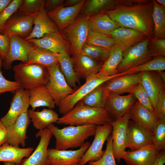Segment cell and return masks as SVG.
<instances>
[{"label":"cell","instance_id":"obj_45","mask_svg":"<svg viewBox=\"0 0 165 165\" xmlns=\"http://www.w3.org/2000/svg\"><path fill=\"white\" fill-rule=\"evenodd\" d=\"M129 94H132L142 105L153 113L154 110L149 97L140 83Z\"/></svg>","mask_w":165,"mask_h":165},{"label":"cell","instance_id":"obj_28","mask_svg":"<svg viewBox=\"0 0 165 165\" xmlns=\"http://www.w3.org/2000/svg\"><path fill=\"white\" fill-rule=\"evenodd\" d=\"M90 31L106 35L111 37V33L121 27L104 12L88 17Z\"/></svg>","mask_w":165,"mask_h":165},{"label":"cell","instance_id":"obj_32","mask_svg":"<svg viewBox=\"0 0 165 165\" xmlns=\"http://www.w3.org/2000/svg\"><path fill=\"white\" fill-rule=\"evenodd\" d=\"M58 53L36 47L29 53L27 64H36L46 67L59 64Z\"/></svg>","mask_w":165,"mask_h":165},{"label":"cell","instance_id":"obj_38","mask_svg":"<svg viewBox=\"0 0 165 165\" xmlns=\"http://www.w3.org/2000/svg\"><path fill=\"white\" fill-rule=\"evenodd\" d=\"M103 84L90 92L78 103L92 107L104 108L106 97Z\"/></svg>","mask_w":165,"mask_h":165},{"label":"cell","instance_id":"obj_34","mask_svg":"<svg viewBox=\"0 0 165 165\" xmlns=\"http://www.w3.org/2000/svg\"><path fill=\"white\" fill-rule=\"evenodd\" d=\"M123 52L116 45L112 46L109 55L97 74L105 77L117 75V67L123 58Z\"/></svg>","mask_w":165,"mask_h":165},{"label":"cell","instance_id":"obj_5","mask_svg":"<svg viewBox=\"0 0 165 165\" xmlns=\"http://www.w3.org/2000/svg\"><path fill=\"white\" fill-rule=\"evenodd\" d=\"M122 75L118 74L112 76L102 77L97 73L90 76L79 88L63 100L59 105V111L63 115L72 109L82 99L90 92L110 79Z\"/></svg>","mask_w":165,"mask_h":165},{"label":"cell","instance_id":"obj_26","mask_svg":"<svg viewBox=\"0 0 165 165\" xmlns=\"http://www.w3.org/2000/svg\"><path fill=\"white\" fill-rule=\"evenodd\" d=\"M33 25L32 32L25 38L26 40L40 38L45 35L59 31L56 25L48 17L44 7L34 17Z\"/></svg>","mask_w":165,"mask_h":165},{"label":"cell","instance_id":"obj_6","mask_svg":"<svg viewBox=\"0 0 165 165\" xmlns=\"http://www.w3.org/2000/svg\"><path fill=\"white\" fill-rule=\"evenodd\" d=\"M90 31L88 17L81 16L77 17L72 24L62 32L64 38L70 44L72 56L81 53Z\"/></svg>","mask_w":165,"mask_h":165},{"label":"cell","instance_id":"obj_44","mask_svg":"<svg viewBox=\"0 0 165 165\" xmlns=\"http://www.w3.org/2000/svg\"><path fill=\"white\" fill-rule=\"evenodd\" d=\"M147 49L149 56L152 58L165 56V39H149Z\"/></svg>","mask_w":165,"mask_h":165},{"label":"cell","instance_id":"obj_46","mask_svg":"<svg viewBox=\"0 0 165 165\" xmlns=\"http://www.w3.org/2000/svg\"><path fill=\"white\" fill-rule=\"evenodd\" d=\"M23 0H13L10 4L0 13V31L7 21L16 13Z\"/></svg>","mask_w":165,"mask_h":165},{"label":"cell","instance_id":"obj_58","mask_svg":"<svg viewBox=\"0 0 165 165\" xmlns=\"http://www.w3.org/2000/svg\"><path fill=\"white\" fill-rule=\"evenodd\" d=\"M1 58V56L0 55V59Z\"/></svg>","mask_w":165,"mask_h":165},{"label":"cell","instance_id":"obj_12","mask_svg":"<svg viewBox=\"0 0 165 165\" xmlns=\"http://www.w3.org/2000/svg\"><path fill=\"white\" fill-rule=\"evenodd\" d=\"M142 72L133 74L120 75L113 78L103 84L106 97L110 94L121 95L129 94L141 82Z\"/></svg>","mask_w":165,"mask_h":165},{"label":"cell","instance_id":"obj_53","mask_svg":"<svg viewBox=\"0 0 165 165\" xmlns=\"http://www.w3.org/2000/svg\"><path fill=\"white\" fill-rule=\"evenodd\" d=\"M13 0H0V13Z\"/></svg>","mask_w":165,"mask_h":165},{"label":"cell","instance_id":"obj_27","mask_svg":"<svg viewBox=\"0 0 165 165\" xmlns=\"http://www.w3.org/2000/svg\"><path fill=\"white\" fill-rule=\"evenodd\" d=\"M130 118L152 134L156 122L153 113L137 100L130 109Z\"/></svg>","mask_w":165,"mask_h":165},{"label":"cell","instance_id":"obj_15","mask_svg":"<svg viewBox=\"0 0 165 165\" xmlns=\"http://www.w3.org/2000/svg\"><path fill=\"white\" fill-rule=\"evenodd\" d=\"M90 145L86 141L76 150H60L55 148L48 149V159L50 165H72L78 163Z\"/></svg>","mask_w":165,"mask_h":165},{"label":"cell","instance_id":"obj_16","mask_svg":"<svg viewBox=\"0 0 165 165\" xmlns=\"http://www.w3.org/2000/svg\"><path fill=\"white\" fill-rule=\"evenodd\" d=\"M13 15L6 23L0 34H6L9 37L16 35L25 39L32 31L34 17Z\"/></svg>","mask_w":165,"mask_h":165},{"label":"cell","instance_id":"obj_49","mask_svg":"<svg viewBox=\"0 0 165 165\" xmlns=\"http://www.w3.org/2000/svg\"><path fill=\"white\" fill-rule=\"evenodd\" d=\"M9 37L6 34H0V55L2 61L6 58L9 51Z\"/></svg>","mask_w":165,"mask_h":165},{"label":"cell","instance_id":"obj_13","mask_svg":"<svg viewBox=\"0 0 165 165\" xmlns=\"http://www.w3.org/2000/svg\"><path fill=\"white\" fill-rule=\"evenodd\" d=\"M86 2V0H82L79 4L71 6L65 7L63 4L47 12V14L49 18L56 23L59 31L61 33L75 21Z\"/></svg>","mask_w":165,"mask_h":165},{"label":"cell","instance_id":"obj_17","mask_svg":"<svg viewBox=\"0 0 165 165\" xmlns=\"http://www.w3.org/2000/svg\"><path fill=\"white\" fill-rule=\"evenodd\" d=\"M35 136L40 138L36 148L30 156L23 160L20 165H50L48 159V147L52 135L46 128L39 130Z\"/></svg>","mask_w":165,"mask_h":165},{"label":"cell","instance_id":"obj_55","mask_svg":"<svg viewBox=\"0 0 165 165\" xmlns=\"http://www.w3.org/2000/svg\"><path fill=\"white\" fill-rule=\"evenodd\" d=\"M156 1L159 4L164 7H165V0H156Z\"/></svg>","mask_w":165,"mask_h":165},{"label":"cell","instance_id":"obj_30","mask_svg":"<svg viewBox=\"0 0 165 165\" xmlns=\"http://www.w3.org/2000/svg\"><path fill=\"white\" fill-rule=\"evenodd\" d=\"M28 114L33 127L39 130L47 128L51 124L57 123L59 118L55 111L46 108L41 111L28 109Z\"/></svg>","mask_w":165,"mask_h":165},{"label":"cell","instance_id":"obj_2","mask_svg":"<svg viewBox=\"0 0 165 165\" xmlns=\"http://www.w3.org/2000/svg\"><path fill=\"white\" fill-rule=\"evenodd\" d=\"M96 126H69L59 129L52 123L47 129L55 138V148L65 150L81 147L90 137L94 136Z\"/></svg>","mask_w":165,"mask_h":165},{"label":"cell","instance_id":"obj_51","mask_svg":"<svg viewBox=\"0 0 165 165\" xmlns=\"http://www.w3.org/2000/svg\"><path fill=\"white\" fill-rule=\"evenodd\" d=\"M7 142L6 127L0 119V146Z\"/></svg>","mask_w":165,"mask_h":165},{"label":"cell","instance_id":"obj_21","mask_svg":"<svg viewBox=\"0 0 165 165\" xmlns=\"http://www.w3.org/2000/svg\"><path fill=\"white\" fill-rule=\"evenodd\" d=\"M31 120L28 112L21 114L11 125L6 127L7 142L13 146L24 147L27 138V130Z\"/></svg>","mask_w":165,"mask_h":165},{"label":"cell","instance_id":"obj_1","mask_svg":"<svg viewBox=\"0 0 165 165\" xmlns=\"http://www.w3.org/2000/svg\"><path fill=\"white\" fill-rule=\"evenodd\" d=\"M152 0H123L104 12L121 27L140 32L149 39L154 37Z\"/></svg>","mask_w":165,"mask_h":165},{"label":"cell","instance_id":"obj_60","mask_svg":"<svg viewBox=\"0 0 165 165\" xmlns=\"http://www.w3.org/2000/svg\"></svg>","mask_w":165,"mask_h":165},{"label":"cell","instance_id":"obj_8","mask_svg":"<svg viewBox=\"0 0 165 165\" xmlns=\"http://www.w3.org/2000/svg\"><path fill=\"white\" fill-rule=\"evenodd\" d=\"M47 68L49 78L46 86L56 105L58 107L61 102L75 90L67 82L60 71L59 64Z\"/></svg>","mask_w":165,"mask_h":165},{"label":"cell","instance_id":"obj_25","mask_svg":"<svg viewBox=\"0 0 165 165\" xmlns=\"http://www.w3.org/2000/svg\"><path fill=\"white\" fill-rule=\"evenodd\" d=\"M71 58L78 77L86 80L98 73L104 63L81 53L73 55Z\"/></svg>","mask_w":165,"mask_h":165},{"label":"cell","instance_id":"obj_48","mask_svg":"<svg viewBox=\"0 0 165 165\" xmlns=\"http://www.w3.org/2000/svg\"><path fill=\"white\" fill-rule=\"evenodd\" d=\"M153 114L156 119L165 120V90L159 93Z\"/></svg>","mask_w":165,"mask_h":165},{"label":"cell","instance_id":"obj_41","mask_svg":"<svg viewBox=\"0 0 165 165\" xmlns=\"http://www.w3.org/2000/svg\"><path fill=\"white\" fill-rule=\"evenodd\" d=\"M152 144L159 152L165 149V120L156 119L152 133Z\"/></svg>","mask_w":165,"mask_h":165},{"label":"cell","instance_id":"obj_9","mask_svg":"<svg viewBox=\"0 0 165 165\" xmlns=\"http://www.w3.org/2000/svg\"><path fill=\"white\" fill-rule=\"evenodd\" d=\"M130 110L123 116L109 123L112 127V149L115 159L119 163L126 151L128 125Z\"/></svg>","mask_w":165,"mask_h":165},{"label":"cell","instance_id":"obj_47","mask_svg":"<svg viewBox=\"0 0 165 165\" xmlns=\"http://www.w3.org/2000/svg\"><path fill=\"white\" fill-rule=\"evenodd\" d=\"M2 59H0V94L6 92H14L21 88L20 84L16 81H11L5 78L2 75Z\"/></svg>","mask_w":165,"mask_h":165},{"label":"cell","instance_id":"obj_54","mask_svg":"<svg viewBox=\"0 0 165 165\" xmlns=\"http://www.w3.org/2000/svg\"><path fill=\"white\" fill-rule=\"evenodd\" d=\"M82 0H67L64 4L66 6H71L76 5L80 2Z\"/></svg>","mask_w":165,"mask_h":165},{"label":"cell","instance_id":"obj_11","mask_svg":"<svg viewBox=\"0 0 165 165\" xmlns=\"http://www.w3.org/2000/svg\"><path fill=\"white\" fill-rule=\"evenodd\" d=\"M9 51L6 58L2 61V66L6 69L12 68L15 61L26 63L30 53L37 46L20 36L14 35L9 37Z\"/></svg>","mask_w":165,"mask_h":165},{"label":"cell","instance_id":"obj_24","mask_svg":"<svg viewBox=\"0 0 165 165\" xmlns=\"http://www.w3.org/2000/svg\"><path fill=\"white\" fill-rule=\"evenodd\" d=\"M147 37L138 31L121 27L114 31L111 35L115 45L123 52L141 42Z\"/></svg>","mask_w":165,"mask_h":165},{"label":"cell","instance_id":"obj_3","mask_svg":"<svg viewBox=\"0 0 165 165\" xmlns=\"http://www.w3.org/2000/svg\"><path fill=\"white\" fill-rule=\"evenodd\" d=\"M77 104L72 109L59 117L57 123L69 126H98L112 121L104 108L92 107Z\"/></svg>","mask_w":165,"mask_h":165},{"label":"cell","instance_id":"obj_22","mask_svg":"<svg viewBox=\"0 0 165 165\" xmlns=\"http://www.w3.org/2000/svg\"><path fill=\"white\" fill-rule=\"evenodd\" d=\"M37 47L43 48L55 53L66 50L71 54L70 46L59 31L45 35L39 38H32L28 40Z\"/></svg>","mask_w":165,"mask_h":165},{"label":"cell","instance_id":"obj_31","mask_svg":"<svg viewBox=\"0 0 165 165\" xmlns=\"http://www.w3.org/2000/svg\"><path fill=\"white\" fill-rule=\"evenodd\" d=\"M29 105L35 110L40 107H45L49 109L55 108V102L48 91L46 85L41 86L28 90Z\"/></svg>","mask_w":165,"mask_h":165},{"label":"cell","instance_id":"obj_33","mask_svg":"<svg viewBox=\"0 0 165 165\" xmlns=\"http://www.w3.org/2000/svg\"><path fill=\"white\" fill-rule=\"evenodd\" d=\"M58 57L60 71L67 82L74 90L77 89V84H80V79L75 71L69 54L63 50L58 53Z\"/></svg>","mask_w":165,"mask_h":165},{"label":"cell","instance_id":"obj_10","mask_svg":"<svg viewBox=\"0 0 165 165\" xmlns=\"http://www.w3.org/2000/svg\"><path fill=\"white\" fill-rule=\"evenodd\" d=\"M112 130V127L109 123L96 126L94 140L85 152L78 165H85L90 161H96L102 156L104 151L103 145Z\"/></svg>","mask_w":165,"mask_h":165},{"label":"cell","instance_id":"obj_20","mask_svg":"<svg viewBox=\"0 0 165 165\" xmlns=\"http://www.w3.org/2000/svg\"><path fill=\"white\" fill-rule=\"evenodd\" d=\"M159 154L151 144L135 151H125L121 159L128 165H154Z\"/></svg>","mask_w":165,"mask_h":165},{"label":"cell","instance_id":"obj_7","mask_svg":"<svg viewBox=\"0 0 165 165\" xmlns=\"http://www.w3.org/2000/svg\"><path fill=\"white\" fill-rule=\"evenodd\" d=\"M149 39L147 37L143 41L123 52L122 60L117 68V74L125 72L153 58L149 56L148 51Z\"/></svg>","mask_w":165,"mask_h":165},{"label":"cell","instance_id":"obj_4","mask_svg":"<svg viewBox=\"0 0 165 165\" xmlns=\"http://www.w3.org/2000/svg\"><path fill=\"white\" fill-rule=\"evenodd\" d=\"M13 70L15 81L20 84L21 88L28 90L46 85L49 81L48 69L42 65L21 62L14 66Z\"/></svg>","mask_w":165,"mask_h":165},{"label":"cell","instance_id":"obj_56","mask_svg":"<svg viewBox=\"0 0 165 165\" xmlns=\"http://www.w3.org/2000/svg\"><path fill=\"white\" fill-rule=\"evenodd\" d=\"M4 165H16L14 163L9 162H3Z\"/></svg>","mask_w":165,"mask_h":165},{"label":"cell","instance_id":"obj_36","mask_svg":"<svg viewBox=\"0 0 165 165\" xmlns=\"http://www.w3.org/2000/svg\"><path fill=\"white\" fill-rule=\"evenodd\" d=\"M152 17L154 23V37L155 39H165V7L152 0Z\"/></svg>","mask_w":165,"mask_h":165},{"label":"cell","instance_id":"obj_14","mask_svg":"<svg viewBox=\"0 0 165 165\" xmlns=\"http://www.w3.org/2000/svg\"><path fill=\"white\" fill-rule=\"evenodd\" d=\"M137 100L132 94H110L107 96L104 108L112 120L123 116L130 110Z\"/></svg>","mask_w":165,"mask_h":165},{"label":"cell","instance_id":"obj_59","mask_svg":"<svg viewBox=\"0 0 165 165\" xmlns=\"http://www.w3.org/2000/svg\"><path fill=\"white\" fill-rule=\"evenodd\" d=\"M1 94H0V95Z\"/></svg>","mask_w":165,"mask_h":165},{"label":"cell","instance_id":"obj_57","mask_svg":"<svg viewBox=\"0 0 165 165\" xmlns=\"http://www.w3.org/2000/svg\"><path fill=\"white\" fill-rule=\"evenodd\" d=\"M72 165H78V163H75L72 164Z\"/></svg>","mask_w":165,"mask_h":165},{"label":"cell","instance_id":"obj_37","mask_svg":"<svg viewBox=\"0 0 165 165\" xmlns=\"http://www.w3.org/2000/svg\"><path fill=\"white\" fill-rule=\"evenodd\" d=\"M165 69V57L157 56L121 74L122 75H130L146 71H163Z\"/></svg>","mask_w":165,"mask_h":165},{"label":"cell","instance_id":"obj_42","mask_svg":"<svg viewBox=\"0 0 165 165\" xmlns=\"http://www.w3.org/2000/svg\"><path fill=\"white\" fill-rule=\"evenodd\" d=\"M86 43L110 49L115 45L113 39L109 36L100 33L90 31Z\"/></svg>","mask_w":165,"mask_h":165},{"label":"cell","instance_id":"obj_43","mask_svg":"<svg viewBox=\"0 0 165 165\" xmlns=\"http://www.w3.org/2000/svg\"><path fill=\"white\" fill-rule=\"evenodd\" d=\"M106 148L102 156L94 161H90L86 165H116L112 147V139L110 135L106 140Z\"/></svg>","mask_w":165,"mask_h":165},{"label":"cell","instance_id":"obj_35","mask_svg":"<svg viewBox=\"0 0 165 165\" xmlns=\"http://www.w3.org/2000/svg\"><path fill=\"white\" fill-rule=\"evenodd\" d=\"M123 0H89L86 1L82 11V16L89 17L112 9Z\"/></svg>","mask_w":165,"mask_h":165},{"label":"cell","instance_id":"obj_23","mask_svg":"<svg viewBox=\"0 0 165 165\" xmlns=\"http://www.w3.org/2000/svg\"><path fill=\"white\" fill-rule=\"evenodd\" d=\"M140 83L148 95L154 110L159 93L165 90V81L157 71L142 72Z\"/></svg>","mask_w":165,"mask_h":165},{"label":"cell","instance_id":"obj_19","mask_svg":"<svg viewBox=\"0 0 165 165\" xmlns=\"http://www.w3.org/2000/svg\"><path fill=\"white\" fill-rule=\"evenodd\" d=\"M152 144V134L147 130L132 120L129 121L126 148L131 151Z\"/></svg>","mask_w":165,"mask_h":165},{"label":"cell","instance_id":"obj_39","mask_svg":"<svg viewBox=\"0 0 165 165\" xmlns=\"http://www.w3.org/2000/svg\"><path fill=\"white\" fill-rule=\"evenodd\" d=\"M45 0H24L15 13L18 15L35 16L44 7Z\"/></svg>","mask_w":165,"mask_h":165},{"label":"cell","instance_id":"obj_29","mask_svg":"<svg viewBox=\"0 0 165 165\" xmlns=\"http://www.w3.org/2000/svg\"><path fill=\"white\" fill-rule=\"evenodd\" d=\"M33 150L32 147H14L6 142L0 146V162H9L20 165L24 158L30 156Z\"/></svg>","mask_w":165,"mask_h":165},{"label":"cell","instance_id":"obj_50","mask_svg":"<svg viewBox=\"0 0 165 165\" xmlns=\"http://www.w3.org/2000/svg\"><path fill=\"white\" fill-rule=\"evenodd\" d=\"M64 0H45L44 9L48 12L62 5L64 3Z\"/></svg>","mask_w":165,"mask_h":165},{"label":"cell","instance_id":"obj_40","mask_svg":"<svg viewBox=\"0 0 165 165\" xmlns=\"http://www.w3.org/2000/svg\"><path fill=\"white\" fill-rule=\"evenodd\" d=\"M111 48H105L85 43L82 48L81 53L104 63L109 55Z\"/></svg>","mask_w":165,"mask_h":165},{"label":"cell","instance_id":"obj_18","mask_svg":"<svg viewBox=\"0 0 165 165\" xmlns=\"http://www.w3.org/2000/svg\"><path fill=\"white\" fill-rule=\"evenodd\" d=\"M29 106L28 90L21 87L15 92L9 110L0 119L6 127L10 125L21 114L28 112Z\"/></svg>","mask_w":165,"mask_h":165},{"label":"cell","instance_id":"obj_52","mask_svg":"<svg viewBox=\"0 0 165 165\" xmlns=\"http://www.w3.org/2000/svg\"><path fill=\"white\" fill-rule=\"evenodd\" d=\"M165 163V152L162 151L160 154L157 160L154 165H164Z\"/></svg>","mask_w":165,"mask_h":165}]
</instances>
